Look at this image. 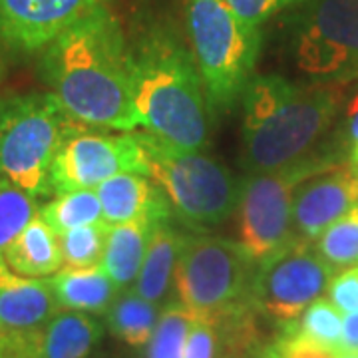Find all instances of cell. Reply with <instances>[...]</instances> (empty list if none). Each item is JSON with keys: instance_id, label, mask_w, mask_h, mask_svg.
Segmentation results:
<instances>
[{"instance_id": "1", "label": "cell", "mask_w": 358, "mask_h": 358, "mask_svg": "<svg viewBox=\"0 0 358 358\" xmlns=\"http://www.w3.org/2000/svg\"><path fill=\"white\" fill-rule=\"evenodd\" d=\"M38 68L50 94L74 122L117 131L140 126L129 42L106 4L52 40L42 50Z\"/></svg>"}, {"instance_id": "2", "label": "cell", "mask_w": 358, "mask_h": 358, "mask_svg": "<svg viewBox=\"0 0 358 358\" xmlns=\"http://www.w3.org/2000/svg\"><path fill=\"white\" fill-rule=\"evenodd\" d=\"M129 56L141 128L178 148L201 152L209 140V102L189 42L169 20L152 18L136 30Z\"/></svg>"}, {"instance_id": "3", "label": "cell", "mask_w": 358, "mask_h": 358, "mask_svg": "<svg viewBox=\"0 0 358 358\" xmlns=\"http://www.w3.org/2000/svg\"><path fill=\"white\" fill-rule=\"evenodd\" d=\"M241 100L243 167L257 173L305 159L331 128L343 94L334 86H303L268 74L251 78Z\"/></svg>"}, {"instance_id": "4", "label": "cell", "mask_w": 358, "mask_h": 358, "mask_svg": "<svg viewBox=\"0 0 358 358\" xmlns=\"http://www.w3.org/2000/svg\"><path fill=\"white\" fill-rule=\"evenodd\" d=\"M185 28L209 108L229 112L255 76L261 28L247 24L227 0H185Z\"/></svg>"}, {"instance_id": "5", "label": "cell", "mask_w": 358, "mask_h": 358, "mask_svg": "<svg viewBox=\"0 0 358 358\" xmlns=\"http://www.w3.org/2000/svg\"><path fill=\"white\" fill-rule=\"evenodd\" d=\"M148 176L164 189L179 217L193 227H215L237 209L239 183L213 157L183 150L150 131H136Z\"/></svg>"}, {"instance_id": "6", "label": "cell", "mask_w": 358, "mask_h": 358, "mask_svg": "<svg viewBox=\"0 0 358 358\" xmlns=\"http://www.w3.org/2000/svg\"><path fill=\"white\" fill-rule=\"evenodd\" d=\"M68 117L50 92L0 100V178L34 199L52 192L50 169Z\"/></svg>"}, {"instance_id": "7", "label": "cell", "mask_w": 358, "mask_h": 358, "mask_svg": "<svg viewBox=\"0 0 358 358\" xmlns=\"http://www.w3.org/2000/svg\"><path fill=\"white\" fill-rule=\"evenodd\" d=\"M331 167L334 164L324 157H305L281 169L247 173L239 181V245L255 265L294 241V193L307 179Z\"/></svg>"}, {"instance_id": "8", "label": "cell", "mask_w": 358, "mask_h": 358, "mask_svg": "<svg viewBox=\"0 0 358 358\" xmlns=\"http://www.w3.org/2000/svg\"><path fill=\"white\" fill-rule=\"evenodd\" d=\"M253 259L223 237H187L176 271L179 303L195 317H213L251 301Z\"/></svg>"}, {"instance_id": "9", "label": "cell", "mask_w": 358, "mask_h": 358, "mask_svg": "<svg viewBox=\"0 0 358 358\" xmlns=\"http://www.w3.org/2000/svg\"><path fill=\"white\" fill-rule=\"evenodd\" d=\"M296 68L319 80L358 78V0H305L289 18Z\"/></svg>"}, {"instance_id": "10", "label": "cell", "mask_w": 358, "mask_h": 358, "mask_svg": "<svg viewBox=\"0 0 358 358\" xmlns=\"http://www.w3.org/2000/svg\"><path fill=\"white\" fill-rule=\"evenodd\" d=\"M120 173L148 176V157L136 131L108 134L70 120L52 162V192L96 189Z\"/></svg>"}, {"instance_id": "11", "label": "cell", "mask_w": 358, "mask_h": 358, "mask_svg": "<svg viewBox=\"0 0 358 358\" xmlns=\"http://www.w3.org/2000/svg\"><path fill=\"white\" fill-rule=\"evenodd\" d=\"M334 268L305 241H291L257 265L251 303L282 324L296 320L333 281Z\"/></svg>"}, {"instance_id": "12", "label": "cell", "mask_w": 358, "mask_h": 358, "mask_svg": "<svg viewBox=\"0 0 358 358\" xmlns=\"http://www.w3.org/2000/svg\"><path fill=\"white\" fill-rule=\"evenodd\" d=\"M102 4L106 0H0V42L18 52H42Z\"/></svg>"}, {"instance_id": "13", "label": "cell", "mask_w": 358, "mask_h": 358, "mask_svg": "<svg viewBox=\"0 0 358 358\" xmlns=\"http://www.w3.org/2000/svg\"><path fill=\"white\" fill-rule=\"evenodd\" d=\"M358 205V166L331 167L307 179L293 205V237L296 241H317L336 219Z\"/></svg>"}, {"instance_id": "14", "label": "cell", "mask_w": 358, "mask_h": 358, "mask_svg": "<svg viewBox=\"0 0 358 358\" xmlns=\"http://www.w3.org/2000/svg\"><path fill=\"white\" fill-rule=\"evenodd\" d=\"M50 279L14 273L0 255V333L28 334L42 331L58 313Z\"/></svg>"}, {"instance_id": "15", "label": "cell", "mask_w": 358, "mask_h": 358, "mask_svg": "<svg viewBox=\"0 0 358 358\" xmlns=\"http://www.w3.org/2000/svg\"><path fill=\"white\" fill-rule=\"evenodd\" d=\"M102 203V217L108 225L145 221L152 225L166 223L171 205L164 189L150 176L120 173L96 187Z\"/></svg>"}, {"instance_id": "16", "label": "cell", "mask_w": 358, "mask_h": 358, "mask_svg": "<svg viewBox=\"0 0 358 358\" xmlns=\"http://www.w3.org/2000/svg\"><path fill=\"white\" fill-rule=\"evenodd\" d=\"M0 255L14 273L32 279H46L64 267L58 235L40 213Z\"/></svg>"}, {"instance_id": "17", "label": "cell", "mask_w": 358, "mask_h": 358, "mask_svg": "<svg viewBox=\"0 0 358 358\" xmlns=\"http://www.w3.org/2000/svg\"><path fill=\"white\" fill-rule=\"evenodd\" d=\"M102 336V322L88 313L58 310L38 333V358H90Z\"/></svg>"}, {"instance_id": "18", "label": "cell", "mask_w": 358, "mask_h": 358, "mask_svg": "<svg viewBox=\"0 0 358 358\" xmlns=\"http://www.w3.org/2000/svg\"><path fill=\"white\" fill-rule=\"evenodd\" d=\"M50 285L60 308L88 315L106 313L120 293V287L112 281L102 265L88 268L62 267L52 275Z\"/></svg>"}, {"instance_id": "19", "label": "cell", "mask_w": 358, "mask_h": 358, "mask_svg": "<svg viewBox=\"0 0 358 358\" xmlns=\"http://www.w3.org/2000/svg\"><path fill=\"white\" fill-rule=\"evenodd\" d=\"M185 241L187 237L171 229L167 221L155 225L140 275L134 282V291L157 305L169 291L171 281L176 279L179 257L185 247Z\"/></svg>"}, {"instance_id": "20", "label": "cell", "mask_w": 358, "mask_h": 358, "mask_svg": "<svg viewBox=\"0 0 358 358\" xmlns=\"http://www.w3.org/2000/svg\"><path fill=\"white\" fill-rule=\"evenodd\" d=\"M154 227L155 225L145 221L115 223L108 227L106 249L100 265L120 287V291L128 289L138 279Z\"/></svg>"}, {"instance_id": "21", "label": "cell", "mask_w": 358, "mask_h": 358, "mask_svg": "<svg viewBox=\"0 0 358 358\" xmlns=\"http://www.w3.org/2000/svg\"><path fill=\"white\" fill-rule=\"evenodd\" d=\"M159 319L155 303L143 299L134 289L126 291L108 308V327L114 336L128 346L140 348L150 343Z\"/></svg>"}, {"instance_id": "22", "label": "cell", "mask_w": 358, "mask_h": 358, "mask_svg": "<svg viewBox=\"0 0 358 358\" xmlns=\"http://www.w3.org/2000/svg\"><path fill=\"white\" fill-rule=\"evenodd\" d=\"M38 213L56 235L103 221L102 203L96 189L56 193V197L38 209Z\"/></svg>"}, {"instance_id": "23", "label": "cell", "mask_w": 358, "mask_h": 358, "mask_svg": "<svg viewBox=\"0 0 358 358\" xmlns=\"http://www.w3.org/2000/svg\"><path fill=\"white\" fill-rule=\"evenodd\" d=\"M285 331L299 334L310 343L341 352L343 341V313L329 299L313 301L305 313L293 322L285 324Z\"/></svg>"}, {"instance_id": "24", "label": "cell", "mask_w": 358, "mask_h": 358, "mask_svg": "<svg viewBox=\"0 0 358 358\" xmlns=\"http://www.w3.org/2000/svg\"><path fill=\"white\" fill-rule=\"evenodd\" d=\"M193 315L181 303H169L155 324V331L148 343V358H185V345L193 327Z\"/></svg>"}, {"instance_id": "25", "label": "cell", "mask_w": 358, "mask_h": 358, "mask_svg": "<svg viewBox=\"0 0 358 358\" xmlns=\"http://www.w3.org/2000/svg\"><path fill=\"white\" fill-rule=\"evenodd\" d=\"M315 249L333 268L358 265V205L320 233Z\"/></svg>"}, {"instance_id": "26", "label": "cell", "mask_w": 358, "mask_h": 358, "mask_svg": "<svg viewBox=\"0 0 358 358\" xmlns=\"http://www.w3.org/2000/svg\"><path fill=\"white\" fill-rule=\"evenodd\" d=\"M108 223L100 221L94 225L78 227L58 235L62 261L66 268H88L102 263L106 237H108Z\"/></svg>"}, {"instance_id": "27", "label": "cell", "mask_w": 358, "mask_h": 358, "mask_svg": "<svg viewBox=\"0 0 358 358\" xmlns=\"http://www.w3.org/2000/svg\"><path fill=\"white\" fill-rule=\"evenodd\" d=\"M38 215L32 195L0 178V253Z\"/></svg>"}, {"instance_id": "28", "label": "cell", "mask_w": 358, "mask_h": 358, "mask_svg": "<svg viewBox=\"0 0 358 358\" xmlns=\"http://www.w3.org/2000/svg\"><path fill=\"white\" fill-rule=\"evenodd\" d=\"M227 2L247 24L261 28L273 16L299 6L305 0H227Z\"/></svg>"}, {"instance_id": "29", "label": "cell", "mask_w": 358, "mask_h": 358, "mask_svg": "<svg viewBox=\"0 0 358 358\" xmlns=\"http://www.w3.org/2000/svg\"><path fill=\"white\" fill-rule=\"evenodd\" d=\"M329 301L341 313H357L358 310V265L348 267L341 275L333 277L329 282Z\"/></svg>"}, {"instance_id": "30", "label": "cell", "mask_w": 358, "mask_h": 358, "mask_svg": "<svg viewBox=\"0 0 358 358\" xmlns=\"http://www.w3.org/2000/svg\"><path fill=\"white\" fill-rule=\"evenodd\" d=\"M275 352L279 358H338L336 350L310 343L307 338L289 333V331H285L281 341L277 343Z\"/></svg>"}, {"instance_id": "31", "label": "cell", "mask_w": 358, "mask_h": 358, "mask_svg": "<svg viewBox=\"0 0 358 358\" xmlns=\"http://www.w3.org/2000/svg\"><path fill=\"white\" fill-rule=\"evenodd\" d=\"M38 333H0V358H38Z\"/></svg>"}, {"instance_id": "32", "label": "cell", "mask_w": 358, "mask_h": 358, "mask_svg": "<svg viewBox=\"0 0 358 358\" xmlns=\"http://www.w3.org/2000/svg\"><path fill=\"white\" fill-rule=\"evenodd\" d=\"M341 352L358 355V310L343 317V341Z\"/></svg>"}, {"instance_id": "33", "label": "cell", "mask_w": 358, "mask_h": 358, "mask_svg": "<svg viewBox=\"0 0 358 358\" xmlns=\"http://www.w3.org/2000/svg\"><path fill=\"white\" fill-rule=\"evenodd\" d=\"M346 131L352 143H358V92L346 106Z\"/></svg>"}, {"instance_id": "34", "label": "cell", "mask_w": 358, "mask_h": 358, "mask_svg": "<svg viewBox=\"0 0 358 358\" xmlns=\"http://www.w3.org/2000/svg\"><path fill=\"white\" fill-rule=\"evenodd\" d=\"M352 164L358 166V143H355V148H352Z\"/></svg>"}, {"instance_id": "35", "label": "cell", "mask_w": 358, "mask_h": 358, "mask_svg": "<svg viewBox=\"0 0 358 358\" xmlns=\"http://www.w3.org/2000/svg\"><path fill=\"white\" fill-rule=\"evenodd\" d=\"M338 358H358V355H350V352H338Z\"/></svg>"}, {"instance_id": "36", "label": "cell", "mask_w": 358, "mask_h": 358, "mask_svg": "<svg viewBox=\"0 0 358 358\" xmlns=\"http://www.w3.org/2000/svg\"><path fill=\"white\" fill-rule=\"evenodd\" d=\"M267 358H279V357H277V352H275V350H271Z\"/></svg>"}]
</instances>
